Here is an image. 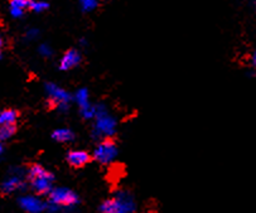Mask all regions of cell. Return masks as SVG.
<instances>
[{
  "label": "cell",
  "mask_w": 256,
  "mask_h": 213,
  "mask_svg": "<svg viewBox=\"0 0 256 213\" xmlns=\"http://www.w3.org/2000/svg\"><path fill=\"white\" fill-rule=\"evenodd\" d=\"M26 176H28L30 187L37 194H48L52 190L54 176L50 172H48L40 164H32L28 169Z\"/></svg>",
  "instance_id": "1"
},
{
  "label": "cell",
  "mask_w": 256,
  "mask_h": 213,
  "mask_svg": "<svg viewBox=\"0 0 256 213\" xmlns=\"http://www.w3.org/2000/svg\"><path fill=\"white\" fill-rule=\"evenodd\" d=\"M135 202L126 192L118 193L115 197L104 200L100 206V213H132Z\"/></svg>",
  "instance_id": "2"
},
{
  "label": "cell",
  "mask_w": 256,
  "mask_h": 213,
  "mask_svg": "<svg viewBox=\"0 0 256 213\" xmlns=\"http://www.w3.org/2000/svg\"><path fill=\"white\" fill-rule=\"evenodd\" d=\"M48 194H50V207L72 208L78 203V196L68 188H52Z\"/></svg>",
  "instance_id": "3"
},
{
  "label": "cell",
  "mask_w": 256,
  "mask_h": 213,
  "mask_svg": "<svg viewBox=\"0 0 256 213\" xmlns=\"http://www.w3.org/2000/svg\"><path fill=\"white\" fill-rule=\"evenodd\" d=\"M118 154L116 144L114 142L112 139H105L102 142H100L98 149L95 150L94 158L101 164H108L115 159Z\"/></svg>",
  "instance_id": "4"
},
{
  "label": "cell",
  "mask_w": 256,
  "mask_h": 213,
  "mask_svg": "<svg viewBox=\"0 0 256 213\" xmlns=\"http://www.w3.org/2000/svg\"><path fill=\"white\" fill-rule=\"evenodd\" d=\"M19 206L26 213H40L46 208L44 202L36 196H23L19 198Z\"/></svg>",
  "instance_id": "5"
},
{
  "label": "cell",
  "mask_w": 256,
  "mask_h": 213,
  "mask_svg": "<svg viewBox=\"0 0 256 213\" xmlns=\"http://www.w3.org/2000/svg\"><path fill=\"white\" fill-rule=\"evenodd\" d=\"M24 187V180L22 178L20 173H13L3 182V184H2V192L4 194H10V193H14L16 190H22Z\"/></svg>",
  "instance_id": "6"
},
{
  "label": "cell",
  "mask_w": 256,
  "mask_h": 213,
  "mask_svg": "<svg viewBox=\"0 0 256 213\" xmlns=\"http://www.w3.org/2000/svg\"><path fill=\"white\" fill-rule=\"evenodd\" d=\"M91 156L86 152H70L68 156H67V162L71 166L74 168H82V166H88L91 162Z\"/></svg>",
  "instance_id": "7"
},
{
  "label": "cell",
  "mask_w": 256,
  "mask_h": 213,
  "mask_svg": "<svg viewBox=\"0 0 256 213\" xmlns=\"http://www.w3.org/2000/svg\"><path fill=\"white\" fill-rule=\"evenodd\" d=\"M81 62V56L77 50H70L64 53V56L61 60V70H70L74 68V66Z\"/></svg>",
  "instance_id": "8"
},
{
  "label": "cell",
  "mask_w": 256,
  "mask_h": 213,
  "mask_svg": "<svg viewBox=\"0 0 256 213\" xmlns=\"http://www.w3.org/2000/svg\"><path fill=\"white\" fill-rule=\"evenodd\" d=\"M32 0H10V14L14 18H20L26 9L30 6Z\"/></svg>",
  "instance_id": "9"
},
{
  "label": "cell",
  "mask_w": 256,
  "mask_h": 213,
  "mask_svg": "<svg viewBox=\"0 0 256 213\" xmlns=\"http://www.w3.org/2000/svg\"><path fill=\"white\" fill-rule=\"evenodd\" d=\"M18 118L19 112L16 110H13V108H6V110L0 111V126L16 124Z\"/></svg>",
  "instance_id": "10"
},
{
  "label": "cell",
  "mask_w": 256,
  "mask_h": 213,
  "mask_svg": "<svg viewBox=\"0 0 256 213\" xmlns=\"http://www.w3.org/2000/svg\"><path fill=\"white\" fill-rule=\"evenodd\" d=\"M16 124L3 125V126H0V142L10 139V138L16 134Z\"/></svg>",
  "instance_id": "11"
},
{
  "label": "cell",
  "mask_w": 256,
  "mask_h": 213,
  "mask_svg": "<svg viewBox=\"0 0 256 213\" xmlns=\"http://www.w3.org/2000/svg\"><path fill=\"white\" fill-rule=\"evenodd\" d=\"M53 139L54 140H58V142H70V140L74 139V132L68 129H60V130H56L53 132Z\"/></svg>",
  "instance_id": "12"
},
{
  "label": "cell",
  "mask_w": 256,
  "mask_h": 213,
  "mask_svg": "<svg viewBox=\"0 0 256 213\" xmlns=\"http://www.w3.org/2000/svg\"><path fill=\"white\" fill-rule=\"evenodd\" d=\"M98 0H80V4H81L84 10L90 12L98 6Z\"/></svg>",
  "instance_id": "13"
},
{
  "label": "cell",
  "mask_w": 256,
  "mask_h": 213,
  "mask_svg": "<svg viewBox=\"0 0 256 213\" xmlns=\"http://www.w3.org/2000/svg\"><path fill=\"white\" fill-rule=\"evenodd\" d=\"M48 8V4L44 3V2H34L32 0V3H30V9H32L33 12H37V13H40V12L46 10Z\"/></svg>",
  "instance_id": "14"
},
{
  "label": "cell",
  "mask_w": 256,
  "mask_h": 213,
  "mask_svg": "<svg viewBox=\"0 0 256 213\" xmlns=\"http://www.w3.org/2000/svg\"><path fill=\"white\" fill-rule=\"evenodd\" d=\"M36 34H37V30H30V32L26 33V36H28L30 38H33Z\"/></svg>",
  "instance_id": "15"
},
{
  "label": "cell",
  "mask_w": 256,
  "mask_h": 213,
  "mask_svg": "<svg viewBox=\"0 0 256 213\" xmlns=\"http://www.w3.org/2000/svg\"><path fill=\"white\" fill-rule=\"evenodd\" d=\"M252 64L256 67V50L254 52V54H252Z\"/></svg>",
  "instance_id": "16"
},
{
  "label": "cell",
  "mask_w": 256,
  "mask_h": 213,
  "mask_svg": "<svg viewBox=\"0 0 256 213\" xmlns=\"http://www.w3.org/2000/svg\"><path fill=\"white\" fill-rule=\"evenodd\" d=\"M2 48H3V40L0 38V56H2Z\"/></svg>",
  "instance_id": "17"
},
{
  "label": "cell",
  "mask_w": 256,
  "mask_h": 213,
  "mask_svg": "<svg viewBox=\"0 0 256 213\" xmlns=\"http://www.w3.org/2000/svg\"><path fill=\"white\" fill-rule=\"evenodd\" d=\"M3 152H4V149H3V145L0 144V156H2V154H3Z\"/></svg>",
  "instance_id": "18"
},
{
  "label": "cell",
  "mask_w": 256,
  "mask_h": 213,
  "mask_svg": "<svg viewBox=\"0 0 256 213\" xmlns=\"http://www.w3.org/2000/svg\"><path fill=\"white\" fill-rule=\"evenodd\" d=\"M255 4H256V0H255Z\"/></svg>",
  "instance_id": "19"
}]
</instances>
